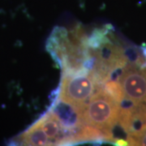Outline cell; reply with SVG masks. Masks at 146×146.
Masks as SVG:
<instances>
[{"label":"cell","instance_id":"cell-1","mask_svg":"<svg viewBox=\"0 0 146 146\" xmlns=\"http://www.w3.org/2000/svg\"><path fill=\"white\" fill-rule=\"evenodd\" d=\"M46 50L62 74L90 72L94 58L88 45V30L78 24L71 29L55 27L47 38Z\"/></svg>","mask_w":146,"mask_h":146},{"label":"cell","instance_id":"cell-2","mask_svg":"<svg viewBox=\"0 0 146 146\" xmlns=\"http://www.w3.org/2000/svg\"><path fill=\"white\" fill-rule=\"evenodd\" d=\"M112 78L119 84L123 92L121 106L131 114L134 128L146 123V64L130 61Z\"/></svg>","mask_w":146,"mask_h":146},{"label":"cell","instance_id":"cell-3","mask_svg":"<svg viewBox=\"0 0 146 146\" xmlns=\"http://www.w3.org/2000/svg\"><path fill=\"white\" fill-rule=\"evenodd\" d=\"M121 104L109 94L102 84L97 91L84 106L80 117L84 125L92 127L102 131L109 143L115 141L113 130L119 124Z\"/></svg>","mask_w":146,"mask_h":146},{"label":"cell","instance_id":"cell-4","mask_svg":"<svg viewBox=\"0 0 146 146\" xmlns=\"http://www.w3.org/2000/svg\"><path fill=\"white\" fill-rule=\"evenodd\" d=\"M101 84L90 72L62 74L59 85L52 94L60 101L81 110Z\"/></svg>","mask_w":146,"mask_h":146},{"label":"cell","instance_id":"cell-5","mask_svg":"<svg viewBox=\"0 0 146 146\" xmlns=\"http://www.w3.org/2000/svg\"><path fill=\"white\" fill-rule=\"evenodd\" d=\"M6 146H55L51 139L36 120L24 131L12 137Z\"/></svg>","mask_w":146,"mask_h":146},{"label":"cell","instance_id":"cell-6","mask_svg":"<svg viewBox=\"0 0 146 146\" xmlns=\"http://www.w3.org/2000/svg\"><path fill=\"white\" fill-rule=\"evenodd\" d=\"M127 146H146V123L136 127L127 136Z\"/></svg>","mask_w":146,"mask_h":146},{"label":"cell","instance_id":"cell-7","mask_svg":"<svg viewBox=\"0 0 146 146\" xmlns=\"http://www.w3.org/2000/svg\"><path fill=\"white\" fill-rule=\"evenodd\" d=\"M113 145L115 146H127L128 143H127V141H126V140L116 138L115 141H114V143H113Z\"/></svg>","mask_w":146,"mask_h":146},{"label":"cell","instance_id":"cell-8","mask_svg":"<svg viewBox=\"0 0 146 146\" xmlns=\"http://www.w3.org/2000/svg\"><path fill=\"white\" fill-rule=\"evenodd\" d=\"M66 146H73V145H66Z\"/></svg>","mask_w":146,"mask_h":146}]
</instances>
